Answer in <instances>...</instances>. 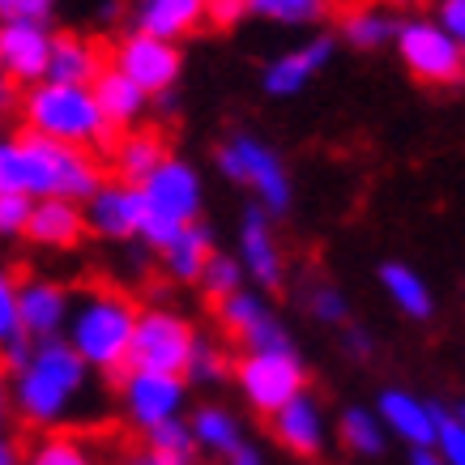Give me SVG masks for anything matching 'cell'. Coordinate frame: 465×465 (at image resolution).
Returning <instances> with one entry per match:
<instances>
[{
    "mask_svg": "<svg viewBox=\"0 0 465 465\" xmlns=\"http://www.w3.org/2000/svg\"><path fill=\"white\" fill-rule=\"evenodd\" d=\"M145 449L163 457L167 465H193L197 457V444H193V431H188V419H171V423L154 427L150 436H145Z\"/></svg>",
    "mask_w": 465,
    "mask_h": 465,
    "instance_id": "obj_31",
    "label": "cell"
},
{
    "mask_svg": "<svg viewBox=\"0 0 465 465\" xmlns=\"http://www.w3.org/2000/svg\"><path fill=\"white\" fill-rule=\"evenodd\" d=\"M248 14L278 22V26H312L324 17V0H252Z\"/></svg>",
    "mask_w": 465,
    "mask_h": 465,
    "instance_id": "obj_34",
    "label": "cell"
},
{
    "mask_svg": "<svg viewBox=\"0 0 465 465\" xmlns=\"http://www.w3.org/2000/svg\"><path fill=\"white\" fill-rule=\"evenodd\" d=\"M35 201L22 193H0V235H26V218Z\"/></svg>",
    "mask_w": 465,
    "mask_h": 465,
    "instance_id": "obj_39",
    "label": "cell"
},
{
    "mask_svg": "<svg viewBox=\"0 0 465 465\" xmlns=\"http://www.w3.org/2000/svg\"><path fill=\"white\" fill-rule=\"evenodd\" d=\"M9 406H14V401H9V384H5V376H0V427H5V419H9Z\"/></svg>",
    "mask_w": 465,
    "mask_h": 465,
    "instance_id": "obj_46",
    "label": "cell"
},
{
    "mask_svg": "<svg viewBox=\"0 0 465 465\" xmlns=\"http://www.w3.org/2000/svg\"><path fill=\"white\" fill-rule=\"evenodd\" d=\"M218 171H223L231 183H240L256 197V210H265L269 218L291 210L295 201V183H291V171H286L282 154L269 142L252 137V133H235L218 145Z\"/></svg>",
    "mask_w": 465,
    "mask_h": 465,
    "instance_id": "obj_6",
    "label": "cell"
},
{
    "mask_svg": "<svg viewBox=\"0 0 465 465\" xmlns=\"http://www.w3.org/2000/svg\"><path fill=\"white\" fill-rule=\"evenodd\" d=\"M22 457H26V452L17 449V440H9L0 431V465H22Z\"/></svg>",
    "mask_w": 465,
    "mask_h": 465,
    "instance_id": "obj_43",
    "label": "cell"
},
{
    "mask_svg": "<svg viewBox=\"0 0 465 465\" xmlns=\"http://www.w3.org/2000/svg\"><path fill=\"white\" fill-rule=\"evenodd\" d=\"M112 69L124 73L145 99H154V94H171L175 90V82L183 73V52L175 43H158L150 35L128 30L124 39L112 47Z\"/></svg>",
    "mask_w": 465,
    "mask_h": 465,
    "instance_id": "obj_10",
    "label": "cell"
},
{
    "mask_svg": "<svg viewBox=\"0 0 465 465\" xmlns=\"http://www.w3.org/2000/svg\"><path fill=\"white\" fill-rule=\"evenodd\" d=\"M47 60H52V30L47 26H0L5 82H47Z\"/></svg>",
    "mask_w": 465,
    "mask_h": 465,
    "instance_id": "obj_19",
    "label": "cell"
},
{
    "mask_svg": "<svg viewBox=\"0 0 465 465\" xmlns=\"http://www.w3.org/2000/svg\"><path fill=\"white\" fill-rule=\"evenodd\" d=\"M393 26L397 17H389L384 9L376 5H359L351 14L341 17V39L359 47V52H371V47H384V43H393Z\"/></svg>",
    "mask_w": 465,
    "mask_h": 465,
    "instance_id": "obj_28",
    "label": "cell"
},
{
    "mask_svg": "<svg viewBox=\"0 0 465 465\" xmlns=\"http://www.w3.org/2000/svg\"><path fill=\"white\" fill-rule=\"evenodd\" d=\"M410 465H440V461L431 457V452H414V457H410Z\"/></svg>",
    "mask_w": 465,
    "mask_h": 465,
    "instance_id": "obj_48",
    "label": "cell"
},
{
    "mask_svg": "<svg viewBox=\"0 0 465 465\" xmlns=\"http://www.w3.org/2000/svg\"><path fill=\"white\" fill-rule=\"evenodd\" d=\"M231 367H235V359H231L218 341L197 338L193 359H188V367H183V381H193V384H223V381H231Z\"/></svg>",
    "mask_w": 465,
    "mask_h": 465,
    "instance_id": "obj_32",
    "label": "cell"
},
{
    "mask_svg": "<svg viewBox=\"0 0 465 465\" xmlns=\"http://www.w3.org/2000/svg\"><path fill=\"white\" fill-rule=\"evenodd\" d=\"M22 115H26V133L43 137V142L69 145V150H112L115 133L94 107V94L85 85H56L39 82L26 90L22 99Z\"/></svg>",
    "mask_w": 465,
    "mask_h": 465,
    "instance_id": "obj_4",
    "label": "cell"
},
{
    "mask_svg": "<svg viewBox=\"0 0 465 465\" xmlns=\"http://www.w3.org/2000/svg\"><path fill=\"white\" fill-rule=\"evenodd\" d=\"M85 231H94L103 240H137L142 231V193L133 183L103 180L90 201H85Z\"/></svg>",
    "mask_w": 465,
    "mask_h": 465,
    "instance_id": "obj_15",
    "label": "cell"
},
{
    "mask_svg": "<svg viewBox=\"0 0 465 465\" xmlns=\"http://www.w3.org/2000/svg\"><path fill=\"white\" fill-rule=\"evenodd\" d=\"M371 414L381 419L384 436H397L414 452L431 449V436H436V406H431L427 397L393 384V389H384V393L376 397V410H371Z\"/></svg>",
    "mask_w": 465,
    "mask_h": 465,
    "instance_id": "obj_16",
    "label": "cell"
},
{
    "mask_svg": "<svg viewBox=\"0 0 465 465\" xmlns=\"http://www.w3.org/2000/svg\"><path fill=\"white\" fill-rule=\"evenodd\" d=\"M240 269L243 278L265 291H278L282 286V273H286V261H282V243H278V231H273V218L265 210H248L240 223Z\"/></svg>",
    "mask_w": 465,
    "mask_h": 465,
    "instance_id": "obj_14",
    "label": "cell"
},
{
    "mask_svg": "<svg viewBox=\"0 0 465 465\" xmlns=\"http://www.w3.org/2000/svg\"><path fill=\"white\" fill-rule=\"evenodd\" d=\"M137 193H142V231H137V240L145 248H154V252H163L180 231L201 223L205 180H201V171L188 158L167 154V163L150 180L137 183Z\"/></svg>",
    "mask_w": 465,
    "mask_h": 465,
    "instance_id": "obj_5",
    "label": "cell"
},
{
    "mask_svg": "<svg viewBox=\"0 0 465 465\" xmlns=\"http://www.w3.org/2000/svg\"><path fill=\"white\" fill-rule=\"evenodd\" d=\"M226 465H265V449H261V444H252V440H243L240 449L226 457Z\"/></svg>",
    "mask_w": 465,
    "mask_h": 465,
    "instance_id": "obj_42",
    "label": "cell"
},
{
    "mask_svg": "<svg viewBox=\"0 0 465 465\" xmlns=\"http://www.w3.org/2000/svg\"><path fill=\"white\" fill-rule=\"evenodd\" d=\"M393 47L397 60L410 69V77H419L423 85H457L465 77V52L440 30L436 17H397Z\"/></svg>",
    "mask_w": 465,
    "mask_h": 465,
    "instance_id": "obj_9",
    "label": "cell"
},
{
    "mask_svg": "<svg viewBox=\"0 0 465 465\" xmlns=\"http://www.w3.org/2000/svg\"><path fill=\"white\" fill-rule=\"evenodd\" d=\"M243 14H248L243 0H210V5H205V22H213V26H223V30L240 26Z\"/></svg>",
    "mask_w": 465,
    "mask_h": 465,
    "instance_id": "obj_41",
    "label": "cell"
},
{
    "mask_svg": "<svg viewBox=\"0 0 465 465\" xmlns=\"http://www.w3.org/2000/svg\"><path fill=\"white\" fill-rule=\"evenodd\" d=\"M218 321H223V329L240 341L248 354H256V351H282V346H291V338H286V324L278 321V312L269 308V299L261 295V291H248V286L218 303Z\"/></svg>",
    "mask_w": 465,
    "mask_h": 465,
    "instance_id": "obj_12",
    "label": "cell"
},
{
    "mask_svg": "<svg viewBox=\"0 0 465 465\" xmlns=\"http://www.w3.org/2000/svg\"><path fill=\"white\" fill-rule=\"evenodd\" d=\"M273 440L282 444L291 457H321L324 444H329V419H324V406L312 393H299L291 406H282L273 419Z\"/></svg>",
    "mask_w": 465,
    "mask_h": 465,
    "instance_id": "obj_18",
    "label": "cell"
},
{
    "mask_svg": "<svg viewBox=\"0 0 465 465\" xmlns=\"http://www.w3.org/2000/svg\"><path fill=\"white\" fill-rule=\"evenodd\" d=\"M90 94H94V107H99V115L107 120V128H112V133H120V128H124V133H133V128H137V120L145 115V103H150L142 90L128 82L124 73H115L112 64L94 77Z\"/></svg>",
    "mask_w": 465,
    "mask_h": 465,
    "instance_id": "obj_23",
    "label": "cell"
},
{
    "mask_svg": "<svg viewBox=\"0 0 465 465\" xmlns=\"http://www.w3.org/2000/svg\"><path fill=\"white\" fill-rule=\"evenodd\" d=\"M137 299L115 291V286H90L82 291V299H73L69 308V346L85 367H99V371H124L128 367V341L137 329Z\"/></svg>",
    "mask_w": 465,
    "mask_h": 465,
    "instance_id": "obj_3",
    "label": "cell"
},
{
    "mask_svg": "<svg viewBox=\"0 0 465 465\" xmlns=\"http://www.w3.org/2000/svg\"><path fill=\"white\" fill-rule=\"evenodd\" d=\"M431 457L440 465H465V423L452 410L436 406V436H431Z\"/></svg>",
    "mask_w": 465,
    "mask_h": 465,
    "instance_id": "obj_35",
    "label": "cell"
},
{
    "mask_svg": "<svg viewBox=\"0 0 465 465\" xmlns=\"http://www.w3.org/2000/svg\"><path fill=\"white\" fill-rule=\"evenodd\" d=\"M231 381L240 389L243 406L273 419L282 406H291L299 393H308V363L295 346L282 351H256V354H240L231 367Z\"/></svg>",
    "mask_w": 465,
    "mask_h": 465,
    "instance_id": "obj_7",
    "label": "cell"
},
{
    "mask_svg": "<svg viewBox=\"0 0 465 465\" xmlns=\"http://www.w3.org/2000/svg\"><path fill=\"white\" fill-rule=\"evenodd\" d=\"M124 465H167L163 457H154L150 449H142V452H133V457H124Z\"/></svg>",
    "mask_w": 465,
    "mask_h": 465,
    "instance_id": "obj_45",
    "label": "cell"
},
{
    "mask_svg": "<svg viewBox=\"0 0 465 465\" xmlns=\"http://www.w3.org/2000/svg\"><path fill=\"white\" fill-rule=\"evenodd\" d=\"M346 341H351L354 359H367V354H371V338H367L363 329H351V333H346Z\"/></svg>",
    "mask_w": 465,
    "mask_h": 465,
    "instance_id": "obj_44",
    "label": "cell"
},
{
    "mask_svg": "<svg viewBox=\"0 0 465 465\" xmlns=\"http://www.w3.org/2000/svg\"><path fill=\"white\" fill-rule=\"evenodd\" d=\"M107 180L103 163L85 150L43 142L35 133H17L0 142V193H22L30 201H90V193Z\"/></svg>",
    "mask_w": 465,
    "mask_h": 465,
    "instance_id": "obj_1",
    "label": "cell"
},
{
    "mask_svg": "<svg viewBox=\"0 0 465 465\" xmlns=\"http://www.w3.org/2000/svg\"><path fill=\"white\" fill-rule=\"evenodd\" d=\"M201 22H205V5L201 0H142L133 9V30L150 35L158 43H180Z\"/></svg>",
    "mask_w": 465,
    "mask_h": 465,
    "instance_id": "obj_21",
    "label": "cell"
},
{
    "mask_svg": "<svg viewBox=\"0 0 465 465\" xmlns=\"http://www.w3.org/2000/svg\"><path fill=\"white\" fill-rule=\"evenodd\" d=\"M9 103H14V85L0 77V115H5V107H9Z\"/></svg>",
    "mask_w": 465,
    "mask_h": 465,
    "instance_id": "obj_47",
    "label": "cell"
},
{
    "mask_svg": "<svg viewBox=\"0 0 465 465\" xmlns=\"http://www.w3.org/2000/svg\"><path fill=\"white\" fill-rule=\"evenodd\" d=\"M26 235L35 243H43V248H77L85 235L82 205L60 201V197L35 201V205H30V218H26Z\"/></svg>",
    "mask_w": 465,
    "mask_h": 465,
    "instance_id": "obj_24",
    "label": "cell"
},
{
    "mask_svg": "<svg viewBox=\"0 0 465 465\" xmlns=\"http://www.w3.org/2000/svg\"><path fill=\"white\" fill-rule=\"evenodd\" d=\"M452 414H457V419H461V423H465V401H461V406H457V410H452Z\"/></svg>",
    "mask_w": 465,
    "mask_h": 465,
    "instance_id": "obj_49",
    "label": "cell"
},
{
    "mask_svg": "<svg viewBox=\"0 0 465 465\" xmlns=\"http://www.w3.org/2000/svg\"><path fill=\"white\" fill-rule=\"evenodd\" d=\"M107 69L103 60V43L90 39V35H77V30H64V35H52V60H47V82L56 85H94V77Z\"/></svg>",
    "mask_w": 465,
    "mask_h": 465,
    "instance_id": "obj_20",
    "label": "cell"
},
{
    "mask_svg": "<svg viewBox=\"0 0 465 465\" xmlns=\"http://www.w3.org/2000/svg\"><path fill=\"white\" fill-rule=\"evenodd\" d=\"M120 406H124L128 427L154 431V427L183 419L188 406V381L183 376H150V371H124L120 381Z\"/></svg>",
    "mask_w": 465,
    "mask_h": 465,
    "instance_id": "obj_11",
    "label": "cell"
},
{
    "mask_svg": "<svg viewBox=\"0 0 465 465\" xmlns=\"http://www.w3.org/2000/svg\"><path fill=\"white\" fill-rule=\"evenodd\" d=\"M85 371L90 367L64 346V338L35 341L26 367L14 376V389H9V401L17 406L22 423L47 427V431L64 423L77 397L85 393Z\"/></svg>",
    "mask_w": 465,
    "mask_h": 465,
    "instance_id": "obj_2",
    "label": "cell"
},
{
    "mask_svg": "<svg viewBox=\"0 0 465 465\" xmlns=\"http://www.w3.org/2000/svg\"><path fill=\"white\" fill-rule=\"evenodd\" d=\"M197 286L210 299H218V303H223V299H231L235 291H243V286H248V278H243L240 261H235L231 252H213L210 261H205V269H201Z\"/></svg>",
    "mask_w": 465,
    "mask_h": 465,
    "instance_id": "obj_33",
    "label": "cell"
},
{
    "mask_svg": "<svg viewBox=\"0 0 465 465\" xmlns=\"http://www.w3.org/2000/svg\"><path fill=\"white\" fill-rule=\"evenodd\" d=\"M158 256H163V269H167L175 282L197 286L201 269H205V261L213 256V231L205 223H193L188 231H180V235H175Z\"/></svg>",
    "mask_w": 465,
    "mask_h": 465,
    "instance_id": "obj_27",
    "label": "cell"
},
{
    "mask_svg": "<svg viewBox=\"0 0 465 465\" xmlns=\"http://www.w3.org/2000/svg\"><path fill=\"white\" fill-rule=\"evenodd\" d=\"M52 0H0V26H47Z\"/></svg>",
    "mask_w": 465,
    "mask_h": 465,
    "instance_id": "obj_36",
    "label": "cell"
},
{
    "mask_svg": "<svg viewBox=\"0 0 465 465\" xmlns=\"http://www.w3.org/2000/svg\"><path fill=\"white\" fill-rule=\"evenodd\" d=\"M338 52V43L329 39V35H316V39L299 43L282 56H273L261 73V85H265L269 99H295L308 90V82H316V73L329 69V60Z\"/></svg>",
    "mask_w": 465,
    "mask_h": 465,
    "instance_id": "obj_13",
    "label": "cell"
},
{
    "mask_svg": "<svg viewBox=\"0 0 465 465\" xmlns=\"http://www.w3.org/2000/svg\"><path fill=\"white\" fill-rule=\"evenodd\" d=\"M167 142H163V133L154 128H133L124 137H115L112 145V163H115V180L120 183H145L154 175L163 163H167Z\"/></svg>",
    "mask_w": 465,
    "mask_h": 465,
    "instance_id": "obj_22",
    "label": "cell"
},
{
    "mask_svg": "<svg viewBox=\"0 0 465 465\" xmlns=\"http://www.w3.org/2000/svg\"><path fill=\"white\" fill-rule=\"evenodd\" d=\"M338 436L341 444L354 452V457H381L384 452V427L381 419L371 414L367 406H351V410H341V419H338Z\"/></svg>",
    "mask_w": 465,
    "mask_h": 465,
    "instance_id": "obj_29",
    "label": "cell"
},
{
    "mask_svg": "<svg viewBox=\"0 0 465 465\" xmlns=\"http://www.w3.org/2000/svg\"><path fill=\"white\" fill-rule=\"evenodd\" d=\"M308 312L316 316L321 324H341L346 316H351V303H346V295H341V286H329L321 282L316 291L308 295Z\"/></svg>",
    "mask_w": 465,
    "mask_h": 465,
    "instance_id": "obj_37",
    "label": "cell"
},
{
    "mask_svg": "<svg viewBox=\"0 0 465 465\" xmlns=\"http://www.w3.org/2000/svg\"><path fill=\"white\" fill-rule=\"evenodd\" d=\"M73 299L69 291L52 278H30L17 286V329L30 341H52L69 321Z\"/></svg>",
    "mask_w": 465,
    "mask_h": 465,
    "instance_id": "obj_17",
    "label": "cell"
},
{
    "mask_svg": "<svg viewBox=\"0 0 465 465\" xmlns=\"http://www.w3.org/2000/svg\"><path fill=\"white\" fill-rule=\"evenodd\" d=\"M381 286H384V295H389V303H393L401 316H410V321H431L436 295H431L427 278L414 265H406V261H384Z\"/></svg>",
    "mask_w": 465,
    "mask_h": 465,
    "instance_id": "obj_25",
    "label": "cell"
},
{
    "mask_svg": "<svg viewBox=\"0 0 465 465\" xmlns=\"http://www.w3.org/2000/svg\"><path fill=\"white\" fill-rule=\"evenodd\" d=\"M188 431H193V444H197V452L205 449L210 457H231V452L240 449L243 440V423L235 410L218 406V401H205V406L193 410V419H188Z\"/></svg>",
    "mask_w": 465,
    "mask_h": 465,
    "instance_id": "obj_26",
    "label": "cell"
},
{
    "mask_svg": "<svg viewBox=\"0 0 465 465\" xmlns=\"http://www.w3.org/2000/svg\"><path fill=\"white\" fill-rule=\"evenodd\" d=\"M22 465H99V461H94V452L85 449L77 436H69V431H47V436L22 457Z\"/></svg>",
    "mask_w": 465,
    "mask_h": 465,
    "instance_id": "obj_30",
    "label": "cell"
},
{
    "mask_svg": "<svg viewBox=\"0 0 465 465\" xmlns=\"http://www.w3.org/2000/svg\"><path fill=\"white\" fill-rule=\"evenodd\" d=\"M17 333H22V329H17V282H14V273L0 269V351H5Z\"/></svg>",
    "mask_w": 465,
    "mask_h": 465,
    "instance_id": "obj_38",
    "label": "cell"
},
{
    "mask_svg": "<svg viewBox=\"0 0 465 465\" xmlns=\"http://www.w3.org/2000/svg\"><path fill=\"white\" fill-rule=\"evenodd\" d=\"M197 329L188 316L171 308H142L133 341H128V367L124 371H150V376H183L193 359Z\"/></svg>",
    "mask_w": 465,
    "mask_h": 465,
    "instance_id": "obj_8",
    "label": "cell"
},
{
    "mask_svg": "<svg viewBox=\"0 0 465 465\" xmlns=\"http://www.w3.org/2000/svg\"><path fill=\"white\" fill-rule=\"evenodd\" d=\"M436 22H440V30L465 52V0H444L436 9Z\"/></svg>",
    "mask_w": 465,
    "mask_h": 465,
    "instance_id": "obj_40",
    "label": "cell"
}]
</instances>
